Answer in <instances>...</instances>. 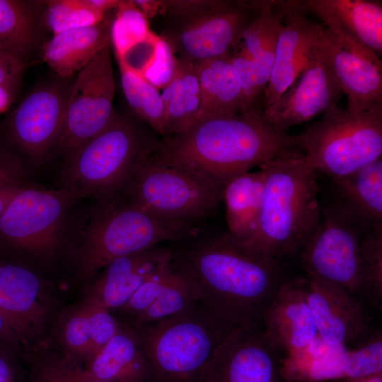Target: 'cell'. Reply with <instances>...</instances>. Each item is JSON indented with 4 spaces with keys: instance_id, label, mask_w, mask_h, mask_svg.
<instances>
[{
    "instance_id": "obj_1",
    "label": "cell",
    "mask_w": 382,
    "mask_h": 382,
    "mask_svg": "<svg viewBox=\"0 0 382 382\" xmlns=\"http://www.w3.org/2000/svg\"><path fill=\"white\" fill-rule=\"evenodd\" d=\"M195 234L174 253L193 280L199 303L233 327L262 323L284 282L277 260L250 249L227 232L199 240Z\"/></svg>"
},
{
    "instance_id": "obj_2",
    "label": "cell",
    "mask_w": 382,
    "mask_h": 382,
    "mask_svg": "<svg viewBox=\"0 0 382 382\" xmlns=\"http://www.w3.org/2000/svg\"><path fill=\"white\" fill-rule=\"evenodd\" d=\"M298 149L294 135L269 124L259 105L233 116L196 122L187 131L157 141L154 151L191 167L221 186L281 153Z\"/></svg>"
},
{
    "instance_id": "obj_3",
    "label": "cell",
    "mask_w": 382,
    "mask_h": 382,
    "mask_svg": "<svg viewBox=\"0 0 382 382\" xmlns=\"http://www.w3.org/2000/svg\"><path fill=\"white\" fill-rule=\"evenodd\" d=\"M259 167L265 173V188L257 226L253 237L241 243L277 260L301 250L319 225L317 173L296 149Z\"/></svg>"
},
{
    "instance_id": "obj_4",
    "label": "cell",
    "mask_w": 382,
    "mask_h": 382,
    "mask_svg": "<svg viewBox=\"0 0 382 382\" xmlns=\"http://www.w3.org/2000/svg\"><path fill=\"white\" fill-rule=\"evenodd\" d=\"M234 328L200 303L134 332L151 371V382H197L214 351Z\"/></svg>"
},
{
    "instance_id": "obj_5",
    "label": "cell",
    "mask_w": 382,
    "mask_h": 382,
    "mask_svg": "<svg viewBox=\"0 0 382 382\" xmlns=\"http://www.w3.org/2000/svg\"><path fill=\"white\" fill-rule=\"evenodd\" d=\"M83 230L81 271L91 277L115 260L198 231L197 223L154 214L122 199L102 202Z\"/></svg>"
},
{
    "instance_id": "obj_6",
    "label": "cell",
    "mask_w": 382,
    "mask_h": 382,
    "mask_svg": "<svg viewBox=\"0 0 382 382\" xmlns=\"http://www.w3.org/2000/svg\"><path fill=\"white\" fill-rule=\"evenodd\" d=\"M156 141L115 115L103 131L69 155L63 187L75 199L114 200L121 195L136 166Z\"/></svg>"
},
{
    "instance_id": "obj_7",
    "label": "cell",
    "mask_w": 382,
    "mask_h": 382,
    "mask_svg": "<svg viewBox=\"0 0 382 382\" xmlns=\"http://www.w3.org/2000/svg\"><path fill=\"white\" fill-rule=\"evenodd\" d=\"M154 148L136 166L118 198L173 219L197 223L213 216L224 187L191 167L158 155Z\"/></svg>"
},
{
    "instance_id": "obj_8",
    "label": "cell",
    "mask_w": 382,
    "mask_h": 382,
    "mask_svg": "<svg viewBox=\"0 0 382 382\" xmlns=\"http://www.w3.org/2000/svg\"><path fill=\"white\" fill-rule=\"evenodd\" d=\"M262 1H162L161 13L172 23L161 37L178 58L195 64L228 56Z\"/></svg>"
},
{
    "instance_id": "obj_9",
    "label": "cell",
    "mask_w": 382,
    "mask_h": 382,
    "mask_svg": "<svg viewBox=\"0 0 382 382\" xmlns=\"http://www.w3.org/2000/svg\"><path fill=\"white\" fill-rule=\"evenodd\" d=\"M294 137L316 173L331 178L347 175L381 158L382 105L359 113L334 105Z\"/></svg>"
},
{
    "instance_id": "obj_10",
    "label": "cell",
    "mask_w": 382,
    "mask_h": 382,
    "mask_svg": "<svg viewBox=\"0 0 382 382\" xmlns=\"http://www.w3.org/2000/svg\"><path fill=\"white\" fill-rule=\"evenodd\" d=\"M111 45L83 67L69 94L63 125L54 147L68 156L103 131L116 113Z\"/></svg>"
},
{
    "instance_id": "obj_11",
    "label": "cell",
    "mask_w": 382,
    "mask_h": 382,
    "mask_svg": "<svg viewBox=\"0 0 382 382\" xmlns=\"http://www.w3.org/2000/svg\"><path fill=\"white\" fill-rule=\"evenodd\" d=\"M366 230L330 203L321 208L319 225L301 250L306 274L360 292V243Z\"/></svg>"
},
{
    "instance_id": "obj_12",
    "label": "cell",
    "mask_w": 382,
    "mask_h": 382,
    "mask_svg": "<svg viewBox=\"0 0 382 382\" xmlns=\"http://www.w3.org/2000/svg\"><path fill=\"white\" fill-rule=\"evenodd\" d=\"M74 195L65 187H22L0 216V238L14 248L45 254L55 248Z\"/></svg>"
},
{
    "instance_id": "obj_13",
    "label": "cell",
    "mask_w": 382,
    "mask_h": 382,
    "mask_svg": "<svg viewBox=\"0 0 382 382\" xmlns=\"http://www.w3.org/2000/svg\"><path fill=\"white\" fill-rule=\"evenodd\" d=\"M279 354L261 323L239 325L219 345L197 382H285Z\"/></svg>"
},
{
    "instance_id": "obj_14",
    "label": "cell",
    "mask_w": 382,
    "mask_h": 382,
    "mask_svg": "<svg viewBox=\"0 0 382 382\" xmlns=\"http://www.w3.org/2000/svg\"><path fill=\"white\" fill-rule=\"evenodd\" d=\"M381 373V335L354 350L328 345L318 337L308 347L281 358L285 382L337 381Z\"/></svg>"
},
{
    "instance_id": "obj_15",
    "label": "cell",
    "mask_w": 382,
    "mask_h": 382,
    "mask_svg": "<svg viewBox=\"0 0 382 382\" xmlns=\"http://www.w3.org/2000/svg\"><path fill=\"white\" fill-rule=\"evenodd\" d=\"M343 92L316 45L298 77L263 117L273 127L286 133L337 104Z\"/></svg>"
},
{
    "instance_id": "obj_16",
    "label": "cell",
    "mask_w": 382,
    "mask_h": 382,
    "mask_svg": "<svg viewBox=\"0 0 382 382\" xmlns=\"http://www.w3.org/2000/svg\"><path fill=\"white\" fill-rule=\"evenodd\" d=\"M274 9L284 21L270 79L264 91L265 107L277 100L298 77L323 28L307 17L303 1H274Z\"/></svg>"
},
{
    "instance_id": "obj_17",
    "label": "cell",
    "mask_w": 382,
    "mask_h": 382,
    "mask_svg": "<svg viewBox=\"0 0 382 382\" xmlns=\"http://www.w3.org/2000/svg\"><path fill=\"white\" fill-rule=\"evenodd\" d=\"M312 12L345 47L375 61L382 54V4L374 0H306Z\"/></svg>"
},
{
    "instance_id": "obj_18",
    "label": "cell",
    "mask_w": 382,
    "mask_h": 382,
    "mask_svg": "<svg viewBox=\"0 0 382 382\" xmlns=\"http://www.w3.org/2000/svg\"><path fill=\"white\" fill-rule=\"evenodd\" d=\"M69 95L58 86L36 89L13 112L8 124L13 141L39 159L54 148L61 132Z\"/></svg>"
},
{
    "instance_id": "obj_19",
    "label": "cell",
    "mask_w": 382,
    "mask_h": 382,
    "mask_svg": "<svg viewBox=\"0 0 382 382\" xmlns=\"http://www.w3.org/2000/svg\"><path fill=\"white\" fill-rule=\"evenodd\" d=\"M316 46L347 96L348 110L359 113L382 105L381 60H373L345 47L324 26Z\"/></svg>"
},
{
    "instance_id": "obj_20",
    "label": "cell",
    "mask_w": 382,
    "mask_h": 382,
    "mask_svg": "<svg viewBox=\"0 0 382 382\" xmlns=\"http://www.w3.org/2000/svg\"><path fill=\"white\" fill-rule=\"evenodd\" d=\"M319 337L334 346H346L365 330L364 311L343 287L306 274L301 278Z\"/></svg>"
},
{
    "instance_id": "obj_21",
    "label": "cell",
    "mask_w": 382,
    "mask_h": 382,
    "mask_svg": "<svg viewBox=\"0 0 382 382\" xmlns=\"http://www.w3.org/2000/svg\"><path fill=\"white\" fill-rule=\"evenodd\" d=\"M268 340L284 355L301 351L319 337L301 278L284 281L262 320Z\"/></svg>"
},
{
    "instance_id": "obj_22",
    "label": "cell",
    "mask_w": 382,
    "mask_h": 382,
    "mask_svg": "<svg viewBox=\"0 0 382 382\" xmlns=\"http://www.w3.org/2000/svg\"><path fill=\"white\" fill-rule=\"evenodd\" d=\"M174 250L159 245L115 260L91 286L86 302L107 309L122 308L133 294L174 257Z\"/></svg>"
},
{
    "instance_id": "obj_23",
    "label": "cell",
    "mask_w": 382,
    "mask_h": 382,
    "mask_svg": "<svg viewBox=\"0 0 382 382\" xmlns=\"http://www.w3.org/2000/svg\"><path fill=\"white\" fill-rule=\"evenodd\" d=\"M0 311L23 341L40 330L47 316L38 277L24 267L1 260Z\"/></svg>"
},
{
    "instance_id": "obj_24",
    "label": "cell",
    "mask_w": 382,
    "mask_h": 382,
    "mask_svg": "<svg viewBox=\"0 0 382 382\" xmlns=\"http://www.w3.org/2000/svg\"><path fill=\"white\" fill-rule=\"evenodd\" d=\"M329 203L366 229L382 224L381 158L347 175L332 178Z\"/></svg>"
},
{
    "instance_id": "obj_25",
    "label": "cell",
    "mask_w": 382,
    "mask_h": 382,
    "mask_svg": "<svg viewBox=\"0 0 382 382\" xmlns=\"http://www.w3.org/2000/svg\"><path fill=\"white\" fill-rule=\"evenodd\" d=\"M112 19L106 16L96 25L53 35L45 46L44 60L62 78L81 71L102 49L111 45Z\"/></svg>"
},
{
    "instance_id": "obj_26",
    "label": "cell",
    "mask_w": 382,
    "mask_h": 382,
    "mask_svg": "<svg viewBox=\"0 0 382 382\" xmlns=\"http://www.w3.org/2000/svg\"><path fill=\"white\" fill-rule=\"evenodd\" d=\"M201 101L197 122L242 113L243 95L229 56L197 64Z\"/></svg>"
},
{
    "instance_id": "obj_27",
    "label": "cell",
    "mask_w": 382,
    "mask_h": 382,
    "mask_svg": "<svg viewBox=\"0 0 382 382\" xmlns=\"http://www.w3.org/2000/svg\"><path fill=\"white\" fill-rule=\"evenodd\" d=\"M84 369L105 382H151V371L135 332L120 328Z\"/></svg>"
},
{
    "instance_id": "obj_28",
    "label": "cell",
    "mask_w": 382,
    "mask_h": 382,
    "mask_svg": "<svg viewBox=\"0 0 382 382\" xmlns=\"http://www.w3.org/2000/svg\"><path fill=\"white\" fill-rule=\"evenodd\" d=\"M265 188V173L260 168L233 176L224 185L222 201L226 206L227 233L236 240L247 242L258 222Z\"/></svg>"
},
{
    "instance_id": "obj_29",
    "label": "cell",
    "mask_w": 382,
    "mask_h": 382,
    "mask_svg": "<svg viewBox=\"0 0 382 382\" xmlns=\"http://www.w3.org/2000/svg\"><path fill=\"white\" fill-rule=\"evenodd\" d=\"M282 26L281 18L274 9V1L263 0L258 15L245 29L233 50L251 60L262 93L270 79Z\"/></svg>"
},
{
    "instance_id": "obj_30",
    "label": "cell",
    "mask_w": 382,
    "mask_h": 382,
    "mask_svg": "<svg viewBox=\"0 0 382 382\" xmlns=\"http://www.w3.org/2000/svg\"><path fill=\"white\" fill-rule=\"evenodd\" d=\"M161 96L166 112L164 137L192 127L197 122L201 101L197 64L178 58L176 73Z\"/></svg>"
},
{
    "instance_id": "obj_31",
    "label": "cell",
    "mask_w": 382,
    "mask_h": 382,
    "mask_svg": "<svg viewBox=\"0 0 382 382\" xmlns=\"http://www.w3.org/2000/svg\"><path fill=\"white\" fill-rule=\"evenodd\" d=\"M197 303L193 280L174 256V270L170 279L154 303L136 318L140 324L153 323L185 312Z\"/></svg>"
},
{
    "instance_id": "obj_32",
    "label": "cell",
    "mask_w": 382,
    "mask_h": 382,
    "mask_svg": "<svg viewBox=\"0 0 382 382\" xmlns=\"http://www.w3.org/2000/svg\"><path fill=\"white\" fill-rule=\"evenodd\" d=\"M122 88L133 112L159 134L166 135V112L159 90L144 77L119 66Z\"/></svg>"
},
{
    "instance_id": "obj_33",
    "label": "cell",
    "mask_w": 382,
    "mask_h": 382,
    "mask_svg": "<svg viewBox=\"0 0 382 382\" xmlns=\"http://www.w3.org/2000/svg\"><path fill=\"white\" fill-rule=\"evenodd\" d=\"M25 2L0 0V46L21 59L35 41L33 18Z\"/></svg>"
},
{
    "instance_id": "obj_34",
    "label": "cell",
    "mask_w": 382,
    "mask_h": 382,
    "mask_svg": "<svg viewBox=\"0 0 382 382\" xmlns=\"http://www.w3.org/2000/svg\"><path fill=\"white\" fill-rule=\"evenodd\" d=\"M361 282L360 293L374 306L382 304V224L370 227L360 243Z\"/></svg>"
},
{
    "instance_id": "obj_35",
    "label": "cell",
    "mask_w": 382,
    "mask_h": 382,
    "mask_svg": "<svg viewBox=\"0 0 382 382\" xmlns=\"http://www.w3.org/2000/svg\"><path fill=\"white\" fill-rule=\"evenodd\" d=\"M151 33L148 18L134 1H119L111 25V45L116 57Z\"/></svg>"
},
{
    "instance_id": "obj_36",
    "label": "cell",
    "mask_w": 382,
    "mask_h": 382,
    "mask_svg": "<svg viewBox=\"0 0 382 382\" xmlns=\"http://www.w3.org/2000/svg\"><path fill=\"white\" fill-rule=\"evenodd\" d=\"M105 16L89 7L84 0H52L47 1L45 20L47 27L56 35L96 25Z\"/></svg>"
},
{
    "instance_id": "obj_37",
    "label": "cell",
    "mask_w": 382,
    "mask_h": 382,
    "mask_svg": "<svg viewBox=\"0 0 382 382\" xmlns=\"http://www.w3.org/2000/svg\"><path fill=\"white\" fill-rule=\"evenodd\" d=\"M62 337L72 352L87 359L91 344V325L86 303L67 318L62 328Z\"/></svg>"
},
{
    "instance_id": "obj_38",
    "label": "cell",
    "mask_w": 382,
    "mask_h": 382,
    "mask_svg": "<svg viewBox=\"0 0 382 382\" xmlns=\"http://www.w3.org/2000/svg\"><path fill=\"white\" fill-rule=\"evenodd\" d=\"M88 307L91 325V344L87 357L91 360L117 332L120 326L110 310L85 301Z\"/></svg>"
},
{
    "instance_id": "obj_39",
    "label": "cell",
    "mask_w": 382,
    "mask_h": 382,
    "mask_svg": "<svg viewBox=\"0 0 382 382\" xmlns=\"http://www.w3.org/2000/svg\"><path fill=\"white\" fill-rule=\"evenodd\" d=\"M37 382H105L89 375L84 368L68 359H51L37 371Z\"/></svg>"
},
{
    "instance_id": "obj_40",
    "label": "cell",
    "mask_w": 382,
    "mask_h": 382,
    "mask_svg": "<svg viewBox=\"0 0 382 382\" xmlns=\"http://www.w3.org/2000/svg\"><path fill=\"white\" fill-rule=\"evenodd\" d=\"M177 68L178 57L169 44L161 37L155 58L143 77L158 90L163 89L173 79Z\"/></svg>"
},
{
    "instance_id": "obj_41",
    "label": "cell",
    "mask_w": 382,
    "mask_h": 382,
    "mask_svg": "<svg viewBox=\"0 0 382 382\" xmlns=\"http://www.w3.org/2000/svg\"><path fill=\"white\" fill-rule=\"evenodd\" d=\"M160 39V36L151 32L146 38L135 43L117 57L119 66L144 76L155 58Z\"/></svg>"
},
{
    "instance_id": "obj_42",
    "label": "cell",
    "mask_w": 382,
    "mask_h": 382,
    "mask_svg": "<svg viewBox=\"0 0 382 382\" xmlns=\"http://www.w3.org/2000/svg\"><path fill=\"white\" fill-rule=\"evenodd\" d=\"M25 64L23 59L0 46V84L13 93L18 88Z\"/></svg>"
},
{
    "instance_id": "obj_43",
    "label": "cell",
    "mask_w": 382,
    "mask_h": 382,
    "mask_svg": "<svg viewBox=\"0 0 382 382\" xmlns=\"http://www.w3.org/2000/svg\"><path fill=\"white\" fill-rule=\"evenodd\" d=\"M25 172L13 155L0 148V185L25 186Z\"/></svg>"
},
{
    "instance_id": "obj_44",
    "label": "cell",
    "mask_w": 382,
    "mask_h": 382,
    "mask_svg": "<svg viewBox=\"0 0 382 382\" xmlns=\"http://www.w3.org/2000/svg\"><path fill=\"white\" fill-rule=\"evenodd\" d=\"M0 341L17 345L21 340L6 318L0 311Z\"/></svg>"
},
{
    "instance_id": "obj_45",
    "label": "cell",
    "mask_w": 382,
    "mask_h": 382,
    "mask_svg": "<svg viewBox=\"0 0 382 382\" xmlns=\"http://www.w3.org/2000/svg\"><path fill=\"white\" fill-rule=\"evenodd\" d=\"M21 187L13 185H0V216L9 202Z\"/></svg>"
},
{
    "instance_id": "obj_46",
    "label": "cell",
    "mask_w": 382,
    "mask_h": 382,
    "mask_svg": "<svg viewBox=\"0 0 382 382\" xmlns=\"http://www.w3.org/2000/svg\"><path fill=\"white\" fill-rule=\"evenodd\" d=\"M0 382H16V374L11 364L0 354Z\"/></svg>"
},
{
    "instance_id": "obj_47",
    "label": "cell",
    "mask_w": 382,
    "mask_h": 382,
    "mask_svg": "<svg viewBox=\"0 0 382 382\" xmlns=\"http://www.w3.org/2000/svg\"><path fill=\"white\" fill-rule=\"evenodd\" d=\"M84 1L92 9L103 14L115 9L119 3L117 0H84Z\"/></svg>"
},
{
    "instance_id": "obj_48",
    "label": "cell",
    "mask_w": 382,
    "mask_h": 382,
    "mask_svg": "<svg viewBox=\"0 0 382 382\" xmlns=\"http://www.w3.org/2000/svg\"><path fill=\"white\" fill-rule=\"evenodd\" d=\"M14 99V93L0 84V113L7 110Z\"/></svg>"
},
{
    "instance_id": "obj_49",
    "label": "cell",
    "mask_w": 382,
    "mask_h": 382,
    "mask_svg": "<svg viewBox=\"0 0 382 382\" xmlns=\"http://www.w3.org/2000/svg\"><path fill=\"white\" fill-rule=\"evenodd\" d=\"M336 382H382V373L367 376L348 378Z\"/></svg>"
}]
</instances>
